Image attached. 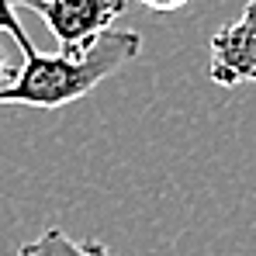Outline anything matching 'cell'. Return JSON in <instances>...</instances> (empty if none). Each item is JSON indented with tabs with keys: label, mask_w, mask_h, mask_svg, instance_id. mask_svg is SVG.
Segmentation results:
<instances>
[{
	"label": "cell",
	"mask_w": 256,
	"mask_h": 256,
	"mask_svg": "<svg viewBox=\"0 0 256 256\" xmlns=\"http://www.w3.org/2000/svg\"><path fill=\"white\" fill-rule=\"evenodd\" d=\"M0 32H7L24 56L14 80L7 86H0V104H28V108H45V111L66 108V104L86 97L100 80L118 73L125 62H132L142 52L138 32L111 28L80 56H62V52L45 56L24 35V28H21L18 14L7 0H0Z\"/></svg>",
	"instance_id": "cell-1"
},
{
	"label": "cell",
	"mask_w": 256,
	"mask_h": 256,
	"mask_svg": "<svg viewBox=\"0 0 256 256\" xmlns=\"http://www.w3.org/2000/svg\"><path fill=\"white\" fill-rule=\"evenodd\" d=\"M42 14L45 28L56 35L62 56H80L132 7V0H7Z\"/></svg>",
	"instance_id": "cell-2"
},
{
	"label": "cell",
	"mask_w": 256,
	"mask_h": 256,
	"mask_svg": "<svg viewBox=\"0 0 256 256\" xmlns=\"http://www.w3.org/2000/svg\"><path fill=\"white\" fill-rule=\"evenodd\" d=\"M208 48H212L208 76L218 86L256 84V0L242 7L236 21L214 32Z\"/></svg>",
	"instance_id": "cell-3"
},
{
	"label": "cell",
	"mask_w": 256,
	"mask_h": 256,
	"mask_svg": "<svg viewBox=\"0 0 256 256\" xmlns=\"http://www.w3.org/2000/svg\"><path fill=\"white\" fill-rule=\"evenodd\" d=\"M18 256H111L108 253V246L104 242H97V239H84V242H76V239H70L62 228H45L42 236L35 239V242H24Z\"/></svg>",
	"instance_id": "cell-4"
},
{
	"label": "cell",
	"mask_w": 256,
	"mask_h": 256,
	"mask_svg": "<svg viewBox=\"0 0 256 256\" xmlns=\"http://www.w3.org/2000/svg\"><path fill=\"white\" fill-rule=\"evenodd\" d=\"M142 7H149V10H156V14H173V10H184L190 0H138Z\"/></svg>",
	"instance_id": "cell-5"
},
{
	"label": "cell",
	"mask_w": 256,
	"mask_h": 256,
	"mask_svg": "<svg viewBox=\"0 0 256 256\" xmlns=\"http://www.w3.org/2000/svg\"><path fill=\"white\" fill-rule=\"evenodd\" d=\"M14 73H18V66H10V59H7V52H4V45H0V86H7L14 80Z\"/></svg>",
	"instance_id": "cell-6"
}]
</instances>
